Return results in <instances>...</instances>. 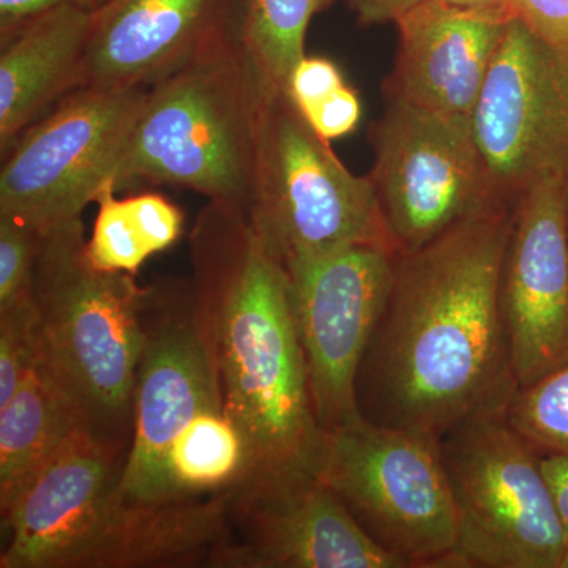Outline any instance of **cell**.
Instances as JSON below:
<instances>
[{"label": "cell", "mask_w": 568, "mask_h": 568, "mask_svg": "<svg viewBox=\"0 0 568 568\" xmlns=\"http://www.w3.org/2000/svg\"><path fill=\"white\" fill-rule=\"evenodd\" d=\"M511 205L396 256L357 381L362 416L443 436L517 390L499 306Z\"/></svg>", "instance_id": "cell-1"}, {"label": "cell", "mask_w": 568, "mask_h": 568, "mask_svg": "<svg viewBox=\"0 0 568 568\" xmlns=\"http://www.w3.org/2000/svg\"><path fill=\"white\" fill-rule=\"evenodd\" d=\"M193 304L224 410L241 429L250 473L237 489L321 477L317 420L287 274L245 209L212 203L192 233Z\"/></svg>", "instance_id": "cell-2"}, {"label": "cell", "mask_w": 568, "mask_h": 568, "mask_svg": "<svg viewBox=\"0 0 568 568\" xmlns=\"http://www.w3.org/2000/svg\"><path fill=\"white\" fill-rule=\"evenodd\" d=\"M126 455L78 432L2 510L0 568L211 567L231 497L142 504L115 491Z\"/></svg>", "instance_id": "cell-3"}, {"label": "cell", "mask_w": 568, "mask_h": 568, "mask_svg": "<svg viewBox=\"0 0 568 568\" xmlns=\"http://www.w3.org/2000/svg\"><path fill=\"white\" fill-rule=\"evenodd\" d=\"M85 242L81 219L41 235L32 284L39 364L70 399L82 429L126 455L153 286L97 271Z\"/></svg>", "instance_id": "cell-4"}, {"label": "cell", "mask_w": 568, "mask_h": 568, "mask_svg": "<svg viewBox=\"0 0 568 568\" xmlns=\"http://www.w3.org/2000/svg\"><path fill=\"white\" fill-rule=\"evenodd\" d=\"M264 93L241 29L213 41L145 91L115 189L181 186L246 211Z\"/></svg>", "instance_id": "cell-5"}, {"label": "cell", "mask_w": 568, "mask_h": 568, "mask_svg": "<svg viewBox=\"0 0 568 568\" xmlns=\"http://www.w3.org/2000/svg\"><path fill=\"white\" fill-rule=\"evenodd\" d=\"M484 407L440 436L457 514L448 568H560L568 537L541 470V454L507 418Z\"/></svg>", "instance_id": "cell-6"}, {"label": "cell", "mask_w": 568, "mask_h": 568, "mask_svg": "<svg viewBox=\"0 0 568 568\" xmlns=\"http://www.w3.org/2000/svg\"><path fill=\"white\" fill-rule=\"evenodd\" d=\"M246 215L283 267L388 239L368 175L351 173L287 92L264 93Z\"/></svg>", "instance_id": "cell-7"}, {"label": "cell", "mask_w": 568, "mask_h": 568, "mask_svg": "<svg viewBox=\"0 0 568 568\" xmlns=\"http://www.w3.org/2000/svg\"><path fill=\"white\" fill-rule=\"evenodd\" d=\"M321 478L407 568H448L457 514L436 433L358 417L325 433Z\"/></svg>", "instance_id": "cell-8"}, {"label": "cell", "mask_w": 568, "mask_h": 568, "mask_svg": "<svg viewBox=\"0 0 568 568\" xmlns=\"http://www.w3.org/2000/svg\"><path fill=\"white\" fill-rule=\"evenodd\" d=\"M373 145L368 179L398 254L473 216L511 205L497 196L469 118L387 99L373 126Z\"/></svg>", "instance_id": "cell-9"}, {"label": "cell", "mask_w": 568, "mask_h": 568, "mask_svg": "<svg viewBox=\"0 0 568 568\" xmlns=\"http://www.w3.org/2000/svg\"><path fill=\"white\" fill-rule=\"evenodd\" d=\"M148 89L80 88L2 153L0 215L44 233L115 186Z\"/></svg>", "instance_id": "cell-10"}, {"label": "cell", "mask_w": 568, "mask_h": 568, "mask_svg": "<svg viewBox=\"0 0 568 568\" xmlns=\"http://www.w3.org/2000/svg\"><path fill=\"white\" fill-rule=\"evenodd\" d=\"M396 256L386 245L357 244L284 267L313 405L325 433L362 417L358 373L386 306Z\"/></svg>", "instance_id": "cell-11"}, {"label": "cell", "mask_w": 568, "mask_h": 568, "mask_svg": "<svg viewBox=\"0 0 568 568\" xmlns=\"http://www.w3.org/2000/svg\"><path fill=\"white\" fill-rule=\"evenodd\" d=\"M470 123L504 203L540 179L568 181V47L511 18Z\"/></svg>", "instance_id": "cell-12"}, {"label": "cell", "mask_w": 568, "mask_h": 568, "mask_svg": "<svg viewBox=\"0 0 568 568\" xmlns=\"http://www.w3.org/2000/svg\"><path fill=\"white\" fill-rule=\"evenodd\" d=\"M499 306L517 388L568 364L566 179H540L514 197Z\"/></svg>", "instance_id": "cell-13"}, {"label": "cell", "mask_w": 568, "mask_h": 568, "mask_svg": "<svg viewBox=\"0 0 568 568\" xmlns=\"http://www.w3.org/2000/svg\"><path fill=\"white\" fill-rule=\"evenodd\" d=\"M223 405L192 290L162 294L153 287L148 338L138 369L133 436L115 491L125 500L168 504L164 463L175 439L197 414Z\"/></svg>", "instance_id": "cell-14"}, {"label": "cell", "mask_w": 568, "mask_h": 568, "mask_svg": "<svg viewBox=\"0 0 568 568\" xmlns=\"http://www.w3.org/2000/svg\"><path fill=\"white\" fill-rule=\"evenodd\" d=\"M216 568H407L373 540L321 477L234 491Z\"/></svg>", "instance_id": "cell-15"}, {"label": "cell", "mask_w": 568, "mask_h": 568, "mask_svg": "<svg viewBox=\"0 0 568 568\" xmlns=\"http://www.w3.org/2000/svg\"><path fill=\"white\" fill-rule=\"evenodd\" d=\"M237 29L227 0H106L93 11L80 88H151Z\"/></svg>", "instance_id": "cell-16"}, {"label": "cell", "mask_w": 568, "mask_h": 568, "mask_svg": "<svg viewBox=\"0 0 568 568\" xmlns=\"http://www.w3.org/2000/svg\"><path fill=\"white\" fill-rule=\"evenodd\" d=\"M510 20L444 0L409 11L395 22L398 51L387 99L470 119Z\"/></svg>", "instance_id": "cell-17"}, {"label": "cell", "mask_w": 568, "mask_h": 568, "mask_svg": "<svg viewBox=\"0 0 568 568\" xmlns=\"http://www.w3.org/2000/svg\"><path fill=\"white\" fill-rule=\"evenodd\" d=\"M93 11L65 6L22 22L2 37L0 149L80 89Z\"/></svg>", "instance_id": "cell-18"}, {"label": "cell", "mask_w": 568, "mask_h": 568, "mask_svg": "<svg viewBox=\"0 0 568 568\" xmlns=\"http://www.w3.org/2000/svg\"><path fill=\"white\" fill-rule=\"evenodd\" d=\"M81 429L80 417L61 387L43 366H33L17 394L0 407V511Z\"/></svg>", "instance_id": "cell-19"}, {"label": "cell", "mask_w": 568, "mask_h": 568, "mask_svg": "<svg viewBox=\"0 0 568 568\" xmlns=\"http://www.w3.org/2000/svg\"><path fill=\"white\" fill-rule=\"evenodd\" d=\"M250 473L248 447L223 405L209 407L174 440L164 463V503L235 491Z\"/></svg>", "instance_id": "cell-20"}, {"label": "cell", "mask_w": 568, "mask_h": 568, "mask_svg": "<svg viewBox=\"0 0 568 568\" xmlns=\"http://www.w3.org/2000/svg\"><path fill=\"white\" fill-rule=\"evenodd\" d=\"M334 0H245L241 40L265 93L287 92L313 17Z\"/></svg>", "instance_id": "cell-21"}, {"label": "cell", "mask_w": 568, "mask_h": 568, "mask_svg": "<svg viewBox=\"0 0 568 568\" xmlns=\"http://www.w3.org/2000/svg\"><path fill=\"white\" fill-rule=\"evenodd\" d=\"M511 426L540 454L568 455V364L508 399Z\"/></svg>", "instance_id": "cell-22"}, {"label": "cell", "mask_w": 568, "mask_h": 568, "mask_svg": "<svg viewBox=\"0 0 568 568\" xmlns=\"http://www.w3.org/2000/svg\"><path fill=\"white\" fill-rule=\"evenodd\" d=\"M115 192L114 185H108L97 197L99 213L91 237L85 242V256L97 271L136 275L152 253L125 200H118Z\"/></svg>", "instance_id": "cell-23"}, {"label": "cell", "mask_w": 568, "mask_h": 568, "mask_svg": "<svg viewBox=\"0 0 568 568\" xmlns=\"http://www.w3.org/2000/svg\"><path fill=\"white\" fill-rule=\"evenodd\" d=\"M39 317L31 297L0 310V407L39 364Z\"/></svg>", "instance_id": "cell-24"}, {"label": "cell", "mask_w": 568, "mask_h": 568, "mask_svg": "<svg viewBox=\"0 0 568 568\" xmlns=\"http://www.w3.org/2000/svg\"><path fill=\"white\" fill-rule=\"evenodd\" d=\"M41 231L0 215V310L31 297Z\"/></svg>", "instance_id": "cell-25"}, {"label": "cell", "mask_w": 568, "mask_h": 568, "mask_svg": "<svg viewBox=\"0 0 568 568\" xmlns=\"http://www.w3.org/2000/svg\"><path fill=\"white\" fill-rule=\"evenodd\" d=\"M125 203L152 256L170 248L181 237L185 216L162 194H136L126 197Z\"/></svg>", "instance_id": "cell-26"}, {"label": "cell", "mask_w": 568, "mask_h": 568, "mask_svg": "<svg viewBox=\"0 0 568 568\" xmlns=\"http://www.w3.org/2000/svg\"><path fill=\"white\" fill-rule=\"evenodd\" d=\"M345 84L342 70L331 59L305 55L291 73L287 95L306 118Z\"/></svg>", "instance_id": "cell-27"}, {"label": "cell", "mask_w": 568, "mask_h": 568, "mask_svg": "<svg viewBox=\"0 0 568 568\" xmlns=\"http://www.w3.org/2000/svg\"><path fill=\"white\" fill-rule=\"evenodd\" d=\"M305 119L313 130L328 142L347 136L355 132L361 123V97L349 84H345Z\"/></svg>", "instance_id": "cell-28"}, {"label": "cell", "mask_w": 568, "mask_h": 568, "mask_svg": "<svg viewBox=\"0 0 568 568\" xmlns=\"http://www.w3.org/2000/svg\"><path fill=\"white\" fill-rule=\"evenodd\" d=\"M515 18L548 43L568 47V0H517Z\"/></svg>", "instance_id": "cell-29"}, {"label": "cell", "mask_w": 568, "mask_h": 568, "mask_svg": "<svg viewBox=\"0 0 568 568\" xmlns=\"http://www.w3.org/2000/svg\"><path fill=\"white\" fill-rule=\"evenodd\" d=\"M106 0H0V37L47 11L74 6L95 11Z\"/></svg>", "instance_id": "cell-30"}, {"label": "cell", "mask_w": 568, "mask_h": 568, "mask_svg": "<svg viewBox=\"0 0 568 568\" xmlns=\"http://www.w3.org/2000/svg\"><path fill=\"white\" fill-rule=\"evenodd\" d=\"M358 21L365 26L386 24L402 20L409 11L429 0H345Z\"/></svg>", "instance_id": "cell-31"}, {"label": "cell", "mask_w": 568, "mask_h": 568, "mask_svg": "<svg viewBox=\"0 0 568 568\" xmlns=\"http://www.w3.org/2000/svg\"><path fill=\"white\" fill-rule=\"evenodd\" d=\"M540 463L560 523L568 537V455L541 454Z\"/></svg>", "instance_id": "cell-32"}, {"label": "cell", "mask_w": 568, "mask_h": 568, "mask_svg": "<svg viewBox=\"0 0 568 568\" xmlns=\"http://www.w3.org/2000/svg\"><path fill=\"white\" fill-rule=\"evenodd\" d=\"M462 9L481 11V13L497 14V17L515 18L517 0H444Z\"/></svg>", "instance_id": "cell-33"}, {"label": "cell", "mask_w": 568, "mask_h": 568, "mask_svg": "<svg viewBox=\"0 0 568 568\" xmlns=\"http://www.w3.org/2000/svg\"><path fill=\"white\" fill-rule=\"evenodd\" d=\"M560 568H568V547L566 549V555H564L562 564H560Z\"/></svg>", "instance_id": "cell-34"}, {"label": "cell", "mask_w": 568, "mask_h": 568, "mask_svg": "<svg viewBox=\"0 0 568 568\" xmlns=\"http://www.w3.org/2000/svg\"><path fill=\"white\" fill-rule=\"evenodd\" d=\"M567 226H568V181H567Z\"/></svg>", "instance_id": "cell-35"}]
</instances>
